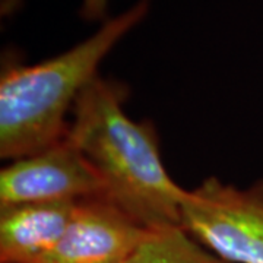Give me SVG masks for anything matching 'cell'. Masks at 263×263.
Segmentation results:
<instances>
[{
    "instance_id": "6da1fadb",
    "label": "cell",
    "mask_w": 263,
    "mask_h": 263,
    "mask_svg": "<svg viewBox=\"0 0 263 263\" xmlns=\"http://www.w3.org/2000/svg\"><path fill=\"white\" fill-rule=\"evenodd\" d=\"M127 89L97 76L73 107L69 138L101 179L105 199L148 230L180 227L186 190L164 168L155 127L124 113Z\"/></svg>"
},
{
    "instance_id": "7a4b0ae2",
    "label": "cell",
    "mask_w": 263,
    "mask_h": 263,
    "mask_svg": "<svg viewBox=\"0 0 263 263\" xmlns=\"http://www.w3.org/2000/svg\"><path fill=\"white\" fill-rule=\"evenodd\" d=\"M149 0L110 19L98 32L60 56L37 65L3 60L0 78V157L19 160L46 149L69 133L66 114L98 76L114 44L148 13Z\"/></svg>"
},
{
    "instance_id": "3957f363",
    "label": "cell",
    "mask_w": 263,
    "mask_h": 263,
    "mask_svg": "<svg viewBox=\"0 0 263 263\" xmlns=\"http://www.w3.org/2000/svg\"><path fill=\"white\" fill-rule=\"evenodd\" d=\"M180 227L227 263H263V180L235 189L215 177L186 190Z\"/></svg>"
},
{
    "instance_id": "277c9868",
    "label": "cell",
    "mask_w": 263,
    "mask_h": 263,
    "mask_svg": "<svg viewBox=\"0 0 263 263\" xmlns=\"http://www.w3.org/2000/svg\"><path fill=\"white\" fill-rule=\"evenodd\" d=\"M105 197L101 179L69 138L15 160L0 173V209Z\"/></svg>"
},
{
    "instance_id": "5b68a950",
    "label": "cell",
    "mask_w": 263,
    "mask_h": 263,
    "mask_svg": "<svg viewBox=\"0 0 263 263\" xmlns=\"http://www.w3.org/2000/svg\"><path fill=\"white\" fill-rule=\"evenodd\" d=\"M151 231L108 199H86L59 243L34 263H119Z\"/></svg>"
},
{
    "instance_id": "8992f818",
    "label": "cell",
    "mask_w": 263,
    "mask_h": 263,
    "mask_svg": "<svg viewBox=\"0 0 263 263\" xmlns=\"http://www.w3.org/2000/svg\"><path fill=\"white\" fill-rule=\"evenodd\" d=\"M78 203H27L0 211V263H34L72 222Z\"/></svg>"
},
{
    "instance_id": "52a82bcc",
    "label": "cell",
    "mask_w": 263,
    "mask_h": 263,
    "mask_svg": "<svg viewBox=\"0 0 263 263\" xmlns=\"http://www.w3.org/2000/svg\"><path fill=\"white\" fill-rule=\"evenodd\" d=\"M119 263H227L211 253L181 228L152 230Z\"/></svg>"
},
{
    "instance_id": "ba28073f",
    "label": "cell",
    "mask_w": 263,
    "mask_h": 263,
    "mask_svg": "<svg viewBox=\"0 0 263 263\" xmlns=\"http://www.w3.org/2000/svg\"><path fill=\"white\" fill-rule=\"evenodd\" d=\"M18 6V0H3V13H10ZM107 0H84L81 15L89 21H98L105 16Z\"/></svg>"
}]
</instances>
